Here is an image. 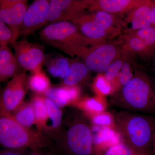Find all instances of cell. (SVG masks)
I'll return each instance as SVG.
<instances>
[{"label": "cell", "instance_id": "cell-2", "mask_svg": "<svg viewBox=\"0 0 155 155\" xmlns=\"http://www.w3.org/2000/svg\"><path fill=\"white\" fill-rule=\"evenodd\" d=\"M134 76L114 97V102L130 112L155 114V81L134 62Z\"/></svg>", "mask_w": 155, "mask_h": 155}, {"label": "cell", "instance_id": "cell-26", "mask_svg": "<svg viewBox=\"0 0 155 155\" xmlns=\"http://www.w3.org/2000/svg\"><path fill=\"white\" fill-rule=\"evenodd\" d=\"M28 87L37 94H43L51 87L48 78L42 70L32 73L28 78Z\"/></svg>", "mask_w": 155, "mask_h": 155}, {"label": "cell", "instance_id": "cell-9", "mask_svg": "<svg viewBox=\"0 0 155 155\" xmlns=\"http://www.w3.org/2000/svg\"><path fill=\"white\" fill-rule=\"evenodd\" d=\"M89 6V0L50 1L46 25L61 21L71 22L85 12Z\"/></svg>", "mask_w": 155, "mask_h": 155}, {"label": "cell", "instance_id": "cell-40", "mask_svg": "<svg viewBox=\"0 0 155 155\" xmlns=\"http://www.w3.org/2000/svg\"><path fill=\"white\" fill-rule=\"evenodd\" d=\"M155 55H154V56H155Z\"/></svg>", "mask_w": 155, "mask_h": 155}, {"label": "cell", "instance_id": "cell-6", "mask_svg": "<svg viewBox=\"0 0 155 155\" xmlns=\"http://www.w3.org/2000/svg\"><path fill=\"white\" fill-rule=\"evenodd\" d=\"M11 45L18 64L24 71L32 74L42 70L46 58L43 45L25 39L17 40Z\"/></svg>", "mask_w": 155, "mask_h": 155}, {"label": "cell", "instance_id": "cell-33", "mask_svg": "<svg viewBox=\"0 0 155 155\" xmlns=\"http://www.w3.org/2000/svg\"><path fill=\"white\" fill-rule=\"evenodd\" d=\"M92 121L95 125L108 127L112 124L113 119L109 114H98L93 117Z\"/></svg>", "mask_w": 155, "mask_h": 155}, {"label": "cell", "instance_id": "cell-21", "mask_svg": "<svg viewBox=\"0 0 155 155\" xmlns=\"http://www.w3.org/2000/svg\"><path fill=\"white\" fill-rule=\"evenodd\" d=\"M48 71L53 76L64 79L69 72L71 63L68 58L58 56L47 62Z\"/></svg>", "mask_w": 155, "mask_h": 155}, {"label": "cell", "instance_id": "cell-13", "mask_svg": "<svg viewBox=\"0 0 155 155\" xmlns=\"http://www.w3.org/2000/svg\"><path fill=\"white\" fill-rule=\"evenodd\" d=\"M71 22L76 26L80 33L92 45L107 42L109 39L104 31L95 22L91 14L84 12Z\"/></svg>", "mask_w": 155, "mask_h": 155}, {"label": "cell", "instance_id": "cell-7", "mask_svg": "<svg viewBox=\"0 0 155 155\" xmlns=\"http://www.w3.org/2000/svg\"><path fill=\"white\" fill-rule=\"evenodd\" d=\"M122 47L107 42L89 48L82 58L90 71L102 73L121 54Z\"/></svg>", "mask_w": 155, "mask_h": 155}, {"label": "cell", "instance_id": "cell-20", "mask_svg": "<svg viewBox=\"0 0 155 155\" xmlns=\"http://www.w3.org/2000/svg\"><path fill=\"white\" fill-rule=\"evenodd\" d=\"M89 71L84 63L73 62L71 64L67 76L63 79L64 86H76L86 78Z\"/></svg>", "mask_w": 155, "mask_h": 155}, {"label": "cell", "instance_id": "cell-12", "mask_svg": "<svg viewBox=\"0 0 155 155\" xmlns=\"http://www.w3.org/2000/svg\"><path fill=\"white\" fill-rule=\"evenodd\" d=\"M27 0H0V20L10 28L19 32L28 8Z\"/></svg>", "mask_w": 155, "mask_h": 155}, {"label": "cell", "instance_id": "cell-36", "mask_svg": "<svg viewBox=\"0 0 155 155\" xmlns=\"http://www.w3.org/2000/svg\"><path fill=\"white\" fill-rule=\"evenodd\" d=\"M150 6L152 10L154 18V21L153 25L155 26V0H151L150 5Z\"/></svg>", "mask_w": 155, "mask_h": 155}, {"label": "cell", "instance_id": "cell-19", "mask_svg": "<svg viewBox=\"0 0 155 155\" xmlns=\"http://www.w3.org/2000/svg\"><path fill=\"white\" fill-rule=\"evenodd\" d=\"M91 131L94 145L107 143L112 147L119 143L118 136L109 127L95 125Z\"/></svg>", "mask_w": 155, "mask_h": 155}, {"label": "cell", "instance_id": "cell-27", "mask_svg": "<svg viewBox=\"0 0 155 155\" xmlns=\"http://www.w3.org/2000/svg\"><path fill=\"white\" fill-rule=\"evenodd\" d=\"M141 39L154 56L155 54V26L143 28L131 32Z\"/></svg>", "mask_w": 155, "mask_h": 155}, {"label": "cell", "instance_id": "cell-11", "mask_svg": "<svg viewBox=\"0 0 155 155\" xmlns=\"http://www.w3.org/2000/svg\"><path fill=\"white\" fill-rule=\"evenodd\" d=\"M151 0H89V11H104L114 15H124L151 2Z\"/></svg>", "mask_w": 155, "mask_h": 155}, {"label": "cell", "instance_id": "cell-35", "mask_svg": "<svg viewBox=\"0 0 155 155\" xmlns=\"http://www.w3.org/2000/svg\"><path fill=\"white\" fill-rule=\"evenodd\" d=\"M28 155H56L52 149H40L29 151Z\"/></svg>", "mask_w": 155, "mask_h": 155}, {"label": "cell", "instance_id": "cell-15", "mask_svg": "<svg viewBox=\"0 0 155 155\" xmlns=\"http://www.w3.org/2000/svg\"><path fill=\"white\" fill-rule=\"evenodd\" d=\"M8 44L0 47V84L4 83L25 72L19 66Z\"/></svg>", "mask_w": 155, "mask_h": 155}, {"label": "cell", "instance_id": "cell-22", "mask_svg": "<svg viewBox=\"0 0 155 155\" xmlns=\"http://www.w3.org/2000/svg\"><path fill=\"white\" fill-rule=\"evenodd\" d=\"M12 115L19 124L26 128L35 124V116L31 103H22Z\"/></svg>", "mask_w": 155, "mask_h": 155}, {"label": "cell", "instance_id": "cell-17", "mask_svg": "<svg viewBox=\"0 0 155 155\" xmlns=\"http://www.w3.org/2000/svg\"><path fill=\"white\" fill-rule=\"evenodd\" d=\"M95 22L107 35L109 39L119 35L124 30V23L117 15L104 11H95L91 14Z\"/></svg>", "mask_w": 155, "mask_h": 155}, {"label": "cell", "instance_id": "cell-1", "mask_svg": "<svg viewBox=\"0 0 155 155\" xmlns=\"http://www.w3.org/2000/svg\"><path fill=\"white\" fill-rule=\"evenodd\" d=\"M53 143L56 155H91L94 143L91 128L81 112H69L63 119L61 131Z\"/></svg>", "mask_w": 155, "mask_h": 155}, {"label": "cell", "instance_id": "cell-28", "mask_svg": "<svg viewBox=\"0 0 155 155\" xmlns=\"http://www.w3.org/2000/svg\"><path fill=\"white\" fill-rule=\"evenodd\" d=\"M19 36V32L13 30L0 20V47L4 44L11 45Z\"/></svg>", "mask_w": 155, "mask_h": 155}, {"label": "cell", "instance_id": "cell-3", "mask_svg": "<svg viewBox=\"0 0 155 155\" xmlns=\"http://www.w3.org/2000/svg\"><path fill=\"white\" fill-rule=\"evenodd\" d=\"M117 130L125 144L134 152L147 154L153 146L155 118L130 111L119 112L115 116Z\"/></svg>", "mask_w": 155, "mask_h": 155}, {"label": "cell", "instance_id": "cell-38", "mask_svg": "<svg viewBox=\"0 0 155 155\" xmlns=\"http://www.w3.org/2000/svg\"><path fill=\"white\" fill-rule=\"evenodd\" d=\"M153 57H155V56H154ZM153 64L154 69L155 72V59H154V61Z\"/></svg>", "mask_w": 155, "mask_h": 155}, {"label": "cell", "instance_id": "cell-37", "mask_svg": "<svg viewBox=\"0 0 155 155\" xmlns=\"http://www.w3.org/2000/svg\"><path fill=\"white\" fill-rule=\"evenodd\" d=\"M153 148L154 153L155 155V133L154 136L153 140Z\"/></svg>", "mask_w": 155, "mask_h": 155}, {"label": "cell", "instance_id": "cell-29", "mask_svg": "<svg viewBox=\"0 0 155 155\" xmlns=\"http://www.w3.org/2000/svg\"><path fill=\"white\" fill-rule=\"evenodd\" d=\"M125 59V54L121 49L120 55L110 64L105 72V77L109 81L113 80L119 75Z\"/></svg>", "mask_w": 155, "mask_h": 155}, {"label": "cell", "instance_id": "cell-34", "mask_svg": "<svg viewBox=\"0 0 155 155\" xmlns=\"http://www.w3.org/2000/svg\"><path fill=\"white\" fill-rule=\"evenodd\" d=\"M29 150L25 148H3L0 150V155H28Z\"/></svg>", "mask_w": 155, "mask_h": 155}, {"label": "cell", "instance_id": "cell-18", "mask_svg": "<svg viewBox=\"0 0 155 155\" xmlns=\"http://www.w3.org/2000/svg\"><path fill=\"white\" fill-rule=\"evenodd\" d=\"M124 45L136 55L145 61L153 58L154 54L144 42L132 33H125L123 36Z\"/></svg>", "mask_w": 155, "mask_h": 155}, {"label": "cell", "instance_id": "cell-24", "mask_svg": "<svg viewBox=\"0 0 155 155\" xmlns=\"http://www.w3.org/2000/svg\"><path fill=\"white\" fill-rule=\"evenodd\" d=\"M31 103L34 112L35 124L37 127V130L42 132L47 117V110L45 103L44 97L36 94Z\"/></svg>", "mask_w": 155, "mask_h": 155}, {"label": "cell", "instance_id": "cell-30", "mask_svg": "<svg viewBox=\"0 0 155 155\" xmlns=\"http://www.w3.org/2000/svg\"><path fill=\"white\" fill-rule=\"evenodd\" d=\"M134 153L135 152L126 144L118 143L111 147L106 152L105 155H134Z\"/></svg>", "mask_w": 155, "mask_h": 155}, {"label": "cell", "instance_id": "cell-10", "mask_svg": "<svg viewBox=\"0 0 155 155\" xmlns=\"http://www.w3.org/2000/svg\"><path fill=\"white\" fill-rule=\"evenodd\" d=\"M50 0H36L26 9L19 28L20 35L27 36L47 25Z\"/></svg>", "mask_w": 155, "mask_h": 155}, {"label": "cell", "instance_id": "cell-32", "mask_svg": "<svg viewBox=\"0 0 155 155\" xmlns=\"http://www.w3.org/2000/svg\"><path fill=\"white\" fill-rule=\"evenodd\" d=\"M83 105L87 110L91 113L101 114L104 110V106L102 103L96 99H87L84 102Z\"/></svg>", "mask_w": 155, "mask_h": 155}, {"label": "cell", "instance_id": "cell-5", "mask_svg": "<svg viewBox=\"0 0 155 155\" xmlns=\"http://www.w3.org/2000/svg\"><path fill=\"white\" fill-rule=\"evenodd\" d=\"M39 35L47 45L73 58L82 59L87 49L92 45L70 21L49 24L41 30Z\"/></svg>", "mask_w": 155, "mask_h": 155}, {"label": "cell", "instance_id": "cell-23", "mask_svg": "<svg viewBox=\"0 0 155 155\" xmlns=\"http://www.w3.org/2000/svg\"><path fill=\"white\" fill-rule=\"evenodd\" d=\"M122 48L125 54V59L118 76L120 84L123 86L133 77V64L136 55L130 51L124 45Z\"/></svg>", "mask_w": 155, "mask_h": 155}, {"label": "cell", "instance_id": "cell-8", "mask_svg": "<svg viewBox=\"0 0 155 155\" xmlns=\"http://www.w3.org/2000/svg\"><path fill=\"white\" fill-rule=\"evenodd\" d=\"M28 88L25 72L13 78L5 87L0 86V112L13 114L23 103Z\"/></svg>", "mask_w": 155, "mask_h": 155}, {"label": "cell", "instance_id": "cell-39", "mask_svg": "<svg viewBox=\"0 0 155 155\" xmlns=\"http://www.w3.org/2000/svg\"><path fill=\"white\" fill-rule=\"evenodd\" d=\"M142 155H148L147 154H143Z\"/></svg>", "mask_w": 155, "mask_h": 155}, {"label": "cell", "instance_id": "cell-31", "mask_svg": "<svg viewBox=\"0 0 155 155\" xmlns=\"http://www.w3.org/2000/svg\"><path fill=\"white\" fill-rule=\"evenodd\" d=\"M94 87L104 95L109 94L112 91L110 81L106 79L104 76L101 75H98L95 81Z\"/></svg>", "mask_w": 155, "mask_h": 155}, {"label": "cell", "instance_id": "cell-14", "mask_svg": "<svg viewBox=\"0 0 155 155\" xmlns=\"http://www.w3.org/2000/svg\"><path fill=\"white\" fill-rule=\"evenodd\" d=\"M150 4L141 6L126 14L125 18L122 19L124 33H131L153 26L154 18Z\"/></svg>", "mask_w": 155, "mask_h": 155}, {"label": "cell", "instance_id": "cell-4", "mask_svg": "<svg viewBox=\"0 0 155 155\" xmlns=\"http://www.w3.org/2000/svg\"><path fill=\"white\" fill-rule=\"evenodd\" d=\"M53 140L38 130L20 125L12 114L0 112V147L3 148L30 150L53 149Z\"/></svg>", "mask_w": 155, "mask_h": 155}, {"label": "cell", "instance_id": "cell-16", "mask_svg": "<svg viewBox=\"0 0 155 155\" xmlns=\"http://www.w3.org/2000/svg\"><path fill=\"white\" fill-rule=\"evenodd\" d=\"M44 100L47 110V117L42 132L53 140L60 133L62 128L63 113L61 108L48 99L44 97Z\"/></svg>", "mask_w": 155, "mask_h": 155}, {"label": "cell", "instance_id": "cell-25", "mask_svg": "<svg viewBox=\"0 0 155 155\" xmlns=\"http://www.w3.org/2000/svg\"><path fill=\"white\" fill-rule=\"evenodd\" d=\"M43 95L60 108L64 107L71 102L67 87L65 86L50 87Z\"/></svg>", "mask_w": 155, "mask_h": 155}]
</instances>
